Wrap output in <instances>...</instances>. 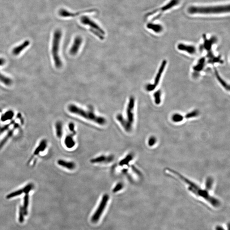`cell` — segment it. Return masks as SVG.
I'll return each mask as SVG.
<instances>
[{
    "label": "cell",
    "mask_w": 230,
    "mask_h": 230,
    "mask_svg": "<svg viewBox=\"0 0 230 230\" xmlns=\"http://www.w3.org/2000/svg\"><path fill=\"white\" fill-rule=\"evenodd\" d=\"M167 171L169 172L171 175L173 177H176L177 178L183 181L185 184L186 185L188 190L193 194L194 195L206 201L213 207H218L220 206L219 201L217 198H216V197L212 196L210 193V190H207L206 188H202L197 184L189 180L182 175L180 172H177L173 169L168 168L167 170Z\"/></svg>",
    "instance_id": "obj_1"
},
{
    "label": "cell",
    "mask_w": 230,
    "mask_h": 230,
    "mask_svg": "<svg viewBox=\"0 0 230 230\" xmlns=\"http://www.w3.org/2000/svg\"><path fill=\"white\" fill-rule=\"evenodd\" d=\"M67 109L70 113L77 115L100 126H104L107 123L105 118L97 115L92 106L89 105L87 108H82L72 104L69 105Z\"/></svg>",
    "instance_id": "obj_2"
},
{
    "label": "cell",
    "mask_w": 230,
    "mask_h": 230,
    "mask_svg": "<svg viewBox=\"0 0 230 230\" xmlns=\"http://www.w3.org/2000/svg\"><path fill=\"white\" fill-rule=\"evenodd\" d=\"M135 99L134 96H131L129 98L126 108V117H124L120 113L118 114L116 116L117 120L127 132H130L132 130L135 120Z\"/></svg>",
    "instance_id": "obj_3"
},
{
    "label": "cell",
    "mask_w": 230,
    "mask_h": 230,
    "mask_svg": "<svg viewBox=\"0 0 230 230\" xmlns=\"http://www.w3.org/2000/svg\"><path fill=\"white\" fill-rule=\"evenodd\" d=\"M188 11L190 14H220L229 12V5L212 6H192L189 7Z\"/></svg>",
    "instance_id": "obj_4"
},
{
    "label": "cell",
    "mask_w": 230,
    "mask_h": 230,
    "mask_svg": "<svg viewBox=\"0 0 230 230\" xmlns=\"http://www.w3.org/2000/svg\"><path fill=\"white\" fill-rule=\"evenodd\" d=\"M62 37V32L60 30H56L54 32L52 45V54L54 64L57 68L62 66V62L59 55L60 46Z\"/></svg>",
    "instance_id": "obj_5"
},
{
    "label": "cell",
    "mask_w": 230,
    "mask_h": 230,
    "mask_svg": "<svg viewBox=\"0 0 230 230\" xmlns=\"http://www.w3.org/2000/svg\"><path fill=\"white\" fill-rule=\"evenodd\" d=\"M80 21L82 24L88 26L90 28L91 32L100 38V40H102L104 39L105 32L95 21L86 16H84L81 18Z\"/></svg>",
    "instance_id": "obj_6"
},
{
    "label": "cell",
    "mask_w": 230,
    "mask_h": 230,
    "mask_svg": "<svg viewBox=\"0 0 230 230\" xmlns=\"http://www.w3.org/2000/svg\"><path fill=\"white\" fill-rule=\"evenodd\" d=\"M109 198L110 197L108 194H104L102 197L99 206L91 218V221L92 223H97L100 219V217L106 207Z\"/></svg>",
    "instance_id": "obj_7"
},
{
    "label": "cell",
    "mask_w": 230,
    "mask_h": 230,
    "mask_svg": "<svg viewBox=\"0 0 230 230\" xmlns=\"http://www.w3.org/2000/svg\"><path fill=\"white\" fill-rule=\"evenodd\" d=\"M167 62L166 60H164L161 63L160 66L157 73H156L155 79H154V82L153 84H147L145 86V89L147 92H151L154 91L157 86L158 85L160 81L161 77H162V74L164 72V70L166 66Z\"/></svg>",
    "instance_id": "obj_8"
},
{
    "label": "cell",
    "mask_w": 230,
    "mask_h": 230,
    "mask_svg": "<svg viewBox=\"0 0 230 230\" xmlns=\"http://www.w3.org/2000/svg\"><path fill=\"white\" fill-rule=\"evenodd\" d=\"M83 43V39L80 36H77L74 38L72 46L69 50L70 55L72 56L76 55L78 53Z\"/></svg>",
    "instance_id": "obj_9"
},
{
    "label": "cell",
    "mask_w": 230,
    "mask_h": 230,
    "mask_svg": "<svg viewBox=\"0 0 230 230\" xmlns=\"http://www.w3.org/2000/svg\"><path fill=\"white\" fill-rule=\"evenodd\" d=\"M114 160V156L112 155H101L97 157L91 159L90 162L92 164H100V163H109Z\"/></svg>",
    "instance_id": "obj_10"
},
{
    "label": "cell",
    "mask_w": 230,
    "mask_h": 230,
    "mask_svg": "<svg viewBox=\"0 0 230 230\" xmlns=\"http://www.w3.org/2000/svg\"><path fill=\"white\" fill-rule=\"evenodd\" d=\"M206 58L205 57H202L198 60L197 64L193 67L194 73L193 75L194 77L197 78L199 76V73L203 70L206 65Z\"/></svg>",
    "instance_id": "obj_11"
},
{
    "label": "cell",
    "mask_w": 230,
    "mask_h": 230,
    "mask_svg": "<svg viewBox=\"0 0 230 230\" xmlns=\"http://www.w3.org/2000/svg\"><path fill=\"white\" fill-rule=\"evenodd\" d=\"M204 43L203 45L200 47L202 50L206 49L207 51L212 50V47L214 44L216 43L217 41V38L215 37H212L210 39H207V37L205 35L203 36Z\"/></svg>",
    "instance_id": "obj_12"
},
{
    "label": "cell",
    "mask_w": 230,
    "mask_h": 230,
    "mask_svg": "<svg viewBox=\"0 0 230 230\" xmlns=\"http://www.w3.org/2000/svg\"><path fill=\"white\" fill-rule=\"evenodd\" d=\"M177 49L179 50L185 52L190 55H194L197 52V49L194 46L183 43L178 44Z\"/></svg>",
    "instance_id": "obj_13"
},
{
    "label": "cell",
    "mask_w": 230,
    "mask_h": 230,
    "mask_svg": "<svg viewBox=\"0 0 230 230\" xmlns=\"http://www.w3.org/2000/svg\"><path fill=\"white\" fill-rule=\"evenodd\" d=\"M206 58H207V62L209 64L214 65L216 63L222 64L223 63V60L222 59L221 56H215L212 50L207 51Z\"/></svg>",
    "instance_id": "obj_14"
},
{
    "label": "cell",
    "mask_w": 230,
    "mask_h": 230,
    "mask_svg": "<svg viewBox=\"0 0 230 230\" xmlns=\"http://www.w3.org/2000/svg\"><path fill=\"white\" fill-rule=\"evenodd\" d=\"M76 134V132L71 133L65 137L64 143H65V146L67 148L72 149L75 147L76 143L74 139V136Z\"/></svg>",
    "instance_id": "obj_15"
},
{
    "label": "cell",
    "mask_w": 230,
    "mask_h": 230,
    "mask_svg": "<svg viewBox=\"0 0 230 230\" xmlns=\"http://www.w3.org/2000/svg\"><path fill=\"white\" fill-rule=\"evenodd\" d=\"M30 45V40H25L23 43L13 48V49L12 50V54L15 55V56H18V55H19V54H20L22 52V51L24 50L27 47H28V46Z\"/></svg>",
    "instance_id": "obj_16"
},
{
    "label": "cell",
    "mask_w": 230,
    "mask_h": 230,
    "mask_svg": "<svg viewBox=\"0 0 230 230\" xmlns=\"http://www.w3.org/2000/svg\"><path fill=\"white\" fill-rule=\"evenodd\" d=\"M58 165L63 168L68 169L69 170H73L76 168V165L74 162L71 161H67L65 160H59L58 161Z\"/></svg>",
    "instance_id": "obj_17"
},
{
    "label": "cell",
    "mask_w": 230,
    "mask_h": 230,
    "mask_svg": "<svg viewBox=\"0 0 230 230\" xmlns=\"http://www.w3.org/2000/svg\"><path fill=\"white\" fill-rule=\"evenodd\" d=\"M215 75L216 76V79H217V81L221 84V85L227 91H229L230 86L229 85L224 79L223 78L219 75V73L216 68H215Z\"/></svg>",
    "instance_id": "obj_18"
},
{
    "label": "cell",
    "mask_w": 230,
    "mask_h": 230,
    "mask_svg": "<svg viewBox=\"0 0 230 230\" xmlns=\"http://www.w3.org/2000/svg\"><path fill=\"white\" fill-rule=\"evenodd\" d=\"M47 146V142L46 140L44 139L41 141L38 147L35 150L34 154L35 155H38L40 152L44 151Z\"/></svg>",
    "instance_id": "obj_19"
},
{
    "label": "cell",
    "mask_w": 230,
    "mask_h": 230,
    "mask_svg": "<svg viewBox=\"0 0 230 230\" xmlns=\"http://www.w3.org/2000/svg\"><path fill=\"white\" fill-rule=\"evenodd\" d=\"M56 134L57 137L61 138L63 134V125L61 121H58L55 124Z\"/></svg>",
    "instance_id": "obj_20"
},
{
    "label": "cell",
    "mask_w": 230,
    "mask_h": 230,
    "mask_svg": "<svg viewBox=\"0 0 230 230\" xmlns=\"http://www.w3.org/2000/svg\"><path fill=\"white\" fill-rule=\"evenodd\" d=\"M147 28L150 30H151L156 33H160L163 30V28L161 25L148 23L147 25Z\"/></svg>",
    "instance_id": "obj_21"
},
{
    "label": "cell",
    "mask_w": 230,
    "mask_h": 230,
    "mask_svg": "<svg viewBox=\"0 0 230 230\" xmlns=\"http://www.w3.org/2000/svg\"><path fill=\"white\" fill-rule=\"evenodd\" d=\"M133 158H134V156H133V154L130 153L119 162V165L120 166H124L128 165L130 162L132 160Z\"/></svg>",
    "instance_id": "obj_22"
},
{
    "label": "cell",
    "mask_w": 230,
    "mask_h": 230,
    "mask_svg": "<svg viewBox=\"0 0 230 230\" xmlns=\"http://www.w3.org/2000/svg\"><path fill=\"white\" fill-rule=\"evenodd\" d=\"M14 112L12 110H9L5 113L1 117V119L2 121H5L12 119L14 117Z\"/></svg>",
    "instance_id": "obj_23"
},
{
    "label": "cell",
    "mask_w": 230,
    "mask_h": 230,
    "mask_svg": "<svg viewBox=\"0 0 230 230\" xmlns=\"http://www.w3.org/2000/svg\"><path fill=\"white\" fill-rule=\"evenodd\" d=\"M153 97L154 99V102L156 105L160 104L162 100V92L160 90H158V91L154 92L153 94Z\"/></svg>",
    "instance_id": "obj_24"
},
{
    "label": "cell",
    "mask_w": 230,
    "mask_h": 230,
    "mask_svg": "<svg viewBox=\"0 0 230 230\" xmlns=\"http://www.w3.org/2000/svg\"><path fill=\"white\" fill-rule=\"evenodd\" d=\"M0 82L6 86L11 85L12 83V80L10 78L5 76L0 73Z\"/></svg>",
    "instance_id": "obj_25"
},
{
    "label": "cell",
    "mask_w": 230,
    "mask_h": 230,
    "mask_svg": "<svg viewBox=\"0 0 230 230\" xmlns=\"http://www.w3.org/2000/svg\"><path fill=\"white\" fill-rule=\"evenodd\" d=\"M25 191L24 188H22V189H19L17 190H16L15 191L9 194L7 196H6V198L7 199H11V198H13V197H17V196L21 195V194L24 193Z\"/></svg>",
    "instance_id": "obj_26"
},
{
    "label": "cell",
    "mask_w": 230,
    "mask_h": 230,
    "mask_svg": "<svg viewBox=\"0 0 230 230\" xmlns=\"http://www.w3.org/2000/svg\"><path fill=\"white\" fill-rule=\"evenodd\" d=\"M29 197L28 194H26L24 197L23 206V207L24 215H27L28 213V207L29 205Z\"/></svg>",
    "instance_id": "obj_27"
},
{
    "label": "cell",
    "mask_w": 230,
    "mask_h": 230,
    "mask_svg": "<svg viewBox=\"0 0 230 230\" xmlns=\"http://www.w3.org/2000/svg\"><path fill=\"white\" fill-rule=\"evenodd\" d=\"M199 115V111L198 110H194L188 113L185 116V118L186 119H192L198 117Z\"/></svg>",
    "instance_id": "obj_28"
},
{
    "label": "cell",
    "mask_w": 230,
    "mask_h": 230,
    "mask_svg": "<svg viewBox=\"0 0 230 230\" xmlns=\"http://www.w3.org/2000/svg\"><path fill=\"white\" fill-rule=\"evenodd\" d=\"M184 118V117L181 114L176 113L172 115V117H171V119H172L173 122L179 123L182 121L183 120Z\"/></svg>",
    "instance_id": "obj_29"
},
{
    "label": "cell",
    "mask_w": 230,
    "mask_h": 230,
    "mask_svg": "<svg viewBox=\"0 0 230 230\" xmlns=\"http://www.w3.org/2000/svg\"><path fill=\"white\" fill-rule=\"evenodd\" d=\"M13 132H14V129H12V130L9 131L7 135H6L5 137L2 139V141L0 142V149L2 148V147L5 145V143L7 142L8 140L11 138V136H12V135H13Z\"/></svg>",
    "instance_id": "obj_30"
},
{
    "label": "cell",
    "mask_w": 230,
    "mask_h": 230,
    "mask_svg": "<svg viewBox=\"0 0 230 230\" xmlns=\"http://www.w3.org/2000/svg\"><path fill=\"white\" fill-rule=\"evenodd\" d=\"M124 187V183L122 182H119L115 185L112 191L113 193H116L122 190Z\"/></svg>",
    "instance_id": "obj_31"
},
{
    "label": "cell",
    "mask_w": 230,
    "mask_h": 230,
    "mask_svg": "<svg viewBox=\"0 0 230 230\" xmlns=\"http://www.w3.org/2000/svg\"><path fill=\"white\" fill-rule=\"evenodd\" d=\"M24 215L23 207H20V210H19V220L21 223H23L24 221Z\"/></svg>",
    "instance_id": "obj_32"
},
{
    "label": "cell",
    "mask_w": 230,
    "mask_h": 230,
    "mask_svg": "<svg viewBox=\"0 0 230 230\" xmlns=\"http://www.w3.org/2000/svg\"><path fill=\"white\" fill-rule=\"evenodd\" d=\"M33 188V184H32L30 183L27 185L25 187H24V188H23L24 189V193L25 194H29V193L30 192V190H31Z\"/></svg>",
    "instance_id": "obj_33"
},
{
    "label": "cell",
    "mask_w": 230,
    "mask_h": 230,
    "mask_svg": "<svg viewBox=\"0 0 230 230\" xmlns=\"http://www.w3.org/2000/svg\"><path fill=\"white\" fill-rule=\"evenodd\" d=\"M156 139L154 137H151L149 138L148 144L150 146H152L156 143Z\"/></svg>",
    "instance_id": "obj_34"
},
{
    "label": "cell",
    "mask_w": 230,
    "mask_h": 230,
    "mask_svg": "<svg viewBox=\"0 0 230 230\" xmlns=\"http://www.w3.org/2000/svg\"><path fill=\"white\" fill-rule=\"evenodd\" d=\"M68 128L69 129L71 133H75L76 132L75 130V124L73 123V122H70L69 124L68 125Z\"/></svg>",
    "instance_id": "obj_35"
},
{
    "label": "cell",
    "mask_w": 230,
    "mask_h": 230,
    "mask_svg": "<svg viewBox=\"0 0 230 230\" xmlns=\"http://www.w3.org/2000/svg\"><path fill=\"white\" fill-rule=\"evenodd\" d=\"M13 121H12V122H11L10 124H8V125H6V126L2 127V128L0 129V135H1L2 134H3V133H4L5 131L6 130L8 129V128L9 127H10V125H11V124H12V123L13 122Z\"/></svg>",
    "instance_id": "obj_36"
},
{
    "label": "cell",
    "mask_w": 230,
    "mask_h": 230,
    "mask_svg": "<svg viewBox=\"0 0 230 230\" xmlns=\"http://www.w3.org/2000/svg\"><path fill=\"white\" fill-rule=\"evenodd\" d=\"M5 63V60L3 58H0V66H3Z\"/></svg>",
    "instance_id": "obj_37"
},
{
    "label": "cell",
    "mask_w": 230,
    "mask_h": 230,
    "mask_svg": "<svg viewBox=\"0 0 230 230\" xmlns=\"http://www.w3.org/2000/svg\"><path fill=\"white\" fill-rule=\"evenodd\" d=\"M215 230H225V229L223 228V227L219 226V225H218V226H216V228H215Z\"/></svg>",
    "instance_id": "obj_38"
},
{
    "label": "cell",
    "mask_w": 230,
    "mask_h": 230,
    "mask_svg": "<svg viewBox=\"0 0 230 230\" xmlns=\"http://www.w3.org/2000/svg\"><path fill=\"white\" fill-rule=\"evenodd\" d=\"M1 111V109H0V112Z\"/></svg>",
    "instance_id": "obj_39"
}]
</instances>
